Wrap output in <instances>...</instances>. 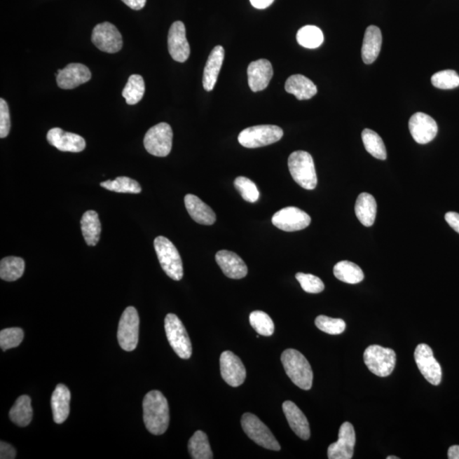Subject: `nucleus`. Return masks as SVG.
I'll list each match as a JSON object with an SVG mask.
<instances>
[{"instance_id": "f257e3e1", "label": "nucleus", "mask_w": 459, "mask_h": 459, "mask_svg": "<svg viewBox=\"0 0 459 459\" xmlns=\"http://www.w3.org/2000/svg\"><path fill=\"white\" fill-rule=\"evenodd\" d=\"M142 406L147 430L155 436L165 434L170 424V409L165 397L160 391H150L144 397Z\"/></svg>"}, {"instance_id": "f03ea898", "label": "nucleus", "mask_w": 459, "mask_h": 459, "mask_svg": "<svg viewBox=\"0 0 459 459\" xmlns=\"http://www.w3.org/2000/svg\"><path fill=\"white\" fill-rule=\"evenodd\" d=\"M281 361L287 376L299 388L309 390L313 387V372L304 355L294 349L283 351Z\"/></svg>"}, {"instance_id": "7ed1b4c3", "label": "nucleus", "mask_w": 459, "mask_h": 459, "mask_svg": "<svg viewBox=\"0 0 459 459\" xmlns=\"http://www.w3.org/2000/svg\"><path fill=\"white\" fill-rule=\"evenodd\" d=\"M289 169L294 181L306 190L317 185V177L313 157L307 151H294L289 158Z\"/></svg>"}, {"instance_id": "20e7f679", "label": "nucleus", "mask_w": 459, "mask_h": 459, "mask_svg": "<svg viewBox=\"0 0 459 459\" xmlns=\"http://www.w3.org/2000/svg\"><path fill=\"white\" fill-rule=\"evenodd\" d=\"M156 254L165 273L174 281L183 278V264L181 255L174 243L163 235L154 240Z\"/></svg>"}, {"instance_id": "39448f33", "label": "nucleus", "mask_w": 459, "mask_h": 459, "mask_svg": "<svg viewBox=\"0 0 459 459\" xmlns=\"http://www.w3.org/2000/svg\"><path fill=\"white\" fill-rule=\"evenodd\" d=\"M165 329L167 341L174 352L181 359H189L193 354V346L186 327L177 315H167Z\"/></svg>"}, {"instance_id": "423d86ee", "label": "nucleus", "mask_w": 459, "mask_h": 459, "mask_svg": "<svg viewBox=\"0 0 459 459\" xmlns=\"http://www.w3.org/2000/svg\"><path fill=\"white\" fill-rule=\"evenodd\" d=\"M363 357L367 369L379 377L389 376L396 366V352L392 349L381 345L367 347Z\"/></svg>"}, {"instance_id": "0eeeda50", "label": "nucleus", "mask_w": 459, "mask_h": 459, "mask_svg": "<svg viewBox=\"0 0 459 459\" xmlns=\"http://www.w3.org/2000/svg\"><path fill=\"white\" fill-rule=\"evenodd\" d=\"M283 137V130L275 125H257L247 128L238 135V142L247 149L271 145L280 141Z\"/></svg>"}, {"instance_id": "6e6552de", "label": "nucleus", "mask_w": 459, "mask_h": 459, "mask_svg": "<svg viewBox=\"0 0 459 459\" xmlns=\"http://www.w3.org/2000/svg\"><path fill=\"white\" fill-rule=\"evenodd\" d=\"M241 424L247 436L259 446L273 451L281 450L280 445L268 427L255 415L249 413L243 414Z\"/></svg>"}, {"instance_id": "1a4fd4ad", "label": "nucleus", "mask_w": 459, "mask_h": 459, "mask_svg": "<svg viewBox=\"0 0 459 459\" xmlns=\"http://www.w3.org/2000/svg\"><path fill=\"white\" fill-rule=\"evenodd\" d=\"M173 131L170 125L160 123L151 127L144 138V146L156 157H166L172 149Z\"/></svg>"}, {"instance_id": "9d476101", "label": "nucleus", "mask_w": 459, "mask_h": 459, "mask_svg": "<svg viewBox=\"0 0 459 459\" xmlns=\"http://www.w3.org/2000/svg\"><path fill=\"white\" fill-rule=\"evenodd\" d=\"M139 317L137 309L128 307L119 321L118 341L123 350L133 351L139 341Z\"/></svg>"}, {"instance_id": "9b49d317", "label": "nucleus", "mask_w": 459, "mask_h": 459, "mask_svg": "<svg viewBox=\"0 0 459 459\" xmlns=\"http://www.w3.org/2000/svg\"><path fill=\"white\" fill-rule=\"evenodd\" d=\"M91 41L100 50L107 53H117L123 47L121 32L110 22L97 24L92 32Z\"/></svg>"}, {"instance_id": "f8f14e48", "label": "nucleus", "mask_w": 459, "mask_h": 459, "mask_svg": "<svg viewBox=\"0 0 459 459\" xmlns=\"http://www.w3.org/2000/svg\"><path fill=\"white\" fill-rule=\"evenodd\" d=\"M414 358L419 371L426 381L433 385H440L442 378L441 366L434 358L432 349L425 344L418 345L415 350Z\"/></svg>"}, {"instance_id": "ddd939ff", "label": "nucleus", "mask_w": 459, "mask_h": 459, "mask_svg": "<svg viewBox=\"0 0 459 459\" xmlns=\"http://www.w3.org/2000/svg\"><path fill=\"white\" fill-rule=\"evenodd\" d=\"M271 222L278 229L291 233L306 228L310 226L311 219L308 214L299 207H287L275 213Z\"/></svg>"}, {"instance_id": "4468645a", "label": "nucleus", "mask_w": 459, "mask_h": 459, "mask_svg": "<svg viewBox=\"0 0 459 459\" xmlns=\"http://www.w3.org/2000/svg\"><path fill=\"white\" fill-rule=\"evenodd\" d=\"M356 432L349 422H345L338 431V440L333 443L327 449L329 459H350L353 458Z\"/></svg>"}, {"instance_id": "2eb2a0df", "label": "nucleus", "mask_w": 459, "mask_h": 459, "mask_svg": "<svg viewBox=\"0 0 459 459\" xmlns=\"http://www.w3.org/2000/svg\"><path fill=\"white\" fill-rule=\"evenodd\" d=\"M221 377L231 387H238L245 383L246 369L241 359L231 351L226 350L221 354Z\"/></svg>"}, {"instance_id": "dca6fc26", "label": "nucleus", "mask_w": 459, "mask_h": 459, "mask_svg": "<svg viewBox=\"0 0 459 459\" xmlns=\"http://www.w3.org/2000/svg\"><path fill=\"white\" fill-rule=\"evenodd\" d=\"M409 125L414 141L422 145L432 142L438 132L437 123L434 119L423 113L413 114Z\"/></svg>"}, {"instance_id": "f3484780", "label": "nucleus", "mask_w": 459, "mask_h": 459, "mask_svg": "<svg viewBox=\"0 0 459 459\" xmlns=\"http://www.w3.org/2000/svg\"><path fill=\"white\" fill-rule=\"evenodd\" d=\"M167 47L174 61L185 62L190 57V46L186 39V27L181 22H175L170 27L167 36Z\"/></svg>"}, {"instance_id": "a211bd4d", "label": "nucleus", "mask_w": 459, "mask_h": 459, "mask_svg": "<svg viewBox=\"0 0 459 459\" xmlns=\"http://www.w3.org/2000/svg\"><path fill=\"white\" fill-rule=\"evenodd\" d=\"M91 71L81 63H70L65 69L58 70L57 85L63 90H73L90 81Z\"/></svg>"}, {"instance_id": "6ab92c4d", "label": "nucleus", "mask_w": 459, "mask_h": 459, "mask_svg": "<svg viewBox=\"0 0 459 459\" xmlns=\"http://www.w3.org/2000/svg\"><path fill=\"white\" fill-rule=\"evenodd\" d=\"M47 141L59 151L81 153L85 149L86 142L81 135L66 132L60 128H53L47 134Z\"/></svg>"}, {"instance_id": "aec40b11", "label": "nucleus", "mask_w": 459, "mask_h": 459, "mask_svg": "<svg viewBox=\"0 0 459 459\" xmlns=\"http://www.w3.org/2000/svg\"><path fill=\"white\" fill-rule=\"evenodd\" d=\"M273 69L268 60L259 59L251 62L247 67V81L251 90L258 92L265 90L273 78Z\"/></svg>"}, {"instance_id": "412c9836", "label": "nucleus", "mask_w": 459, "mask_h": 459, "mask_svg": "<svg viewBox=\"0 0 459 459\" xmlns=\"http://www.w3.org/2000/svg\"><path fill=\"white\" fill-rule=\"evenodd\" d=\"M215 259L227 278L242 279L246 277L247 267L237 254L228 250H221L215 255Z\"/></svg>"}, {"instance_id": "4be33fe9", "label": "nucleus", "mask_w": 459, "mask_h": 459, "mask_svg": "<svg viewBox=\"0 0 459 459\" xmlns=\"http://www.w3.org/2000/svg\"><path fill=\"white\" fill-rule=\"evenodd\" d=\"M282 410L294 432L302 440H308L310 437V425L302 411L290 401L283 402Z\"/></svg>"}, {"instance_id": "5701e85b", "label": "nucleus", "mask_w": 459, "mask_h": 459, "mask_svg": "<svg viewBox=\"0 0 459 459\" xmlns=\"http://www.w3.org/2000/svg\"><path fill=\"white\" fill-rule=\"evenodd\" d=\"M224 57L225 50L221 46H215L211 51L203 71V85L206 91H212L217 85Z\"/></svg>"}, {"instance_id": "b1692460", "label": "nucleus", "mask_w": 459, "mask_h": 459, "mask_svg": "<svg viewBox=\"0 0 459 459\" xmlns=\"http://www.w3.org/2000/svg\"><path fill=\"white\" fill-rule=\"evenodd\" d=\"M185 205L187 212L198 224L211 226L217 221V215L213 210L197 196L187 194L185 197Z\"/></svg>"}, {"instance_id": "393cba45", "label": "nucleus", "mask_w": 459, "mask_h": 459, "mask_svg": "<svg viewBox=\"0 0 459 459\" xmlns=\"http://www.w3.org/2000/svg\"><path fill=\"white\" fill-rule=\"evenodd\" d=\"M70 401V390L66 385L61 384L55 387L51 397V409L54 421L57 424H62L69 418Z\"/></svg>"}, {"instance_id": "a878e982", "label": "nucleus", "mask_w": 459, "mask_h": 459, "mask_svg": "<svg viewBox=\"0 0 459 459\" xmlns=\"http://www.w3.org/2000/svg\"><path fill=\"white\" fill-rule=\"evenodd\" d=\"M382 34L376 26H369L365 32L362 48V57L367 65L376 61L381 53Z\"/></svg>"}, {"instance_id": "bb28decb", "label": "nucleus", "mask_w": 459, "mask_h": 459, "mask_svg": "<svg viewBox=\"0 0 459 459\" xmlns=\"http://www.w3.org/2000/svg\"><path fill=\"white\" fill-rule=\"evenodd\" d=\"M285 90L299 101L313 98L317 93V88L308 78L301 74L291 76L287 79Z\"/></svg>"}, {"instance_id": "cd10ccee", "label": "nucleus", "mask_w": 459, "mask_h": 459, "mask_svg": "<svg viewBox=\"0 0 459 459\" xmlns=\"http://www.w3.org/2000/svg\"><path fill=\"white\" fill-rule=\"evenodd\" d=\"M355 213L363 226H372L377 214V203L374 196L366 193L359 195L355 205Z\"/></svg>"}, {"instance_id": "c85d7f7f", "label": "nucleus", "mask_w": 459, "mask_h": 459, "mask_svg": "<svg viewBox=\"0 0 459 459\" xmlns=\"http://www.w3.org/2000/svg\"><path fill=\"white\" fill-rule=\"evenodd\" d=\"M81 231L88 245L95 246L100 240L102 225L99 215L94 210L86 211L81 219Z\"/></svg>"}, {"instance_id": "c756f323", "label": "nucleus", "mask_w": 459, "mask_h": 459, "mask_svg": "<svg viewBox=\"0 0 459 459\" xmlns=\"http://www.w3.org/2000/svg\"><path fill=\"white\" fill-rule=\"evenodd\" d=\"M31 398L26 395L20 397L12 406L9 416L11 420L20 427L29 425L33 419Z\"/></svg>"}, {"instance_id": "7c9ffc66", "label": "nucleus", "mask_w": 459, "mask_h": 459, "mask_svg": "<svg viewBox=\"0 0 459 459\" xmlns=\"http://www.w3.org/2000/svg\"><path fill=\"white\" fill-rule=\"evenodd\" d=\"M334 274L339 281L349 285H357L364 279V274L360 267L347 261L337 263L334 267Z\"/></svg>"}, {"instance_id": "2f4dec72", "label": "nucleus", "mask_w": 459, "mask_h": 459, "mask_svg": "<svg viewBox=\"0 0 459 459\" xmlns=\"http://www.w3.org/2000/svg\"><path fill=\"white\" fill-rule=\"evenodd\" d=\"M189 451L191 458L212 459L214 455L211 450L209 439L202 430L196 431L189 442Z\"/></svg>"}, {"instance_id": "473e14b6", "label": "nucleus", "mask_w": 459, "mask_h": 459, "mask_svg": "<svg viewBox=\"0 0 459 459\" xmlns=\"http://www.w3.org/2000/svg\"><path fill=\"white\" fill-rule=\"evenodd\" d=\"M25 262L22 258L9 256L0 262V278L6 282H14L22 277Z\"/></svg>"}, {"instance_id": "72a5a7b5", "label": "nucleus", "mask_w": 459, "mask_h": 459, "mask_svg": "<svg viewBox=\"0 0 459 459\" xmlns=\"http://www.w3.org/2000/svg\"><path fill=\"white\" fill-rule=\"evenodd\" d=\"M145 82L141 75H131L128 81L122 95L128 105L133 106L142 101L145 94Z\"/></svg>"}, {"instance_id": "f704fd0d", "label": "nucleus", "mask_w": 459, "mask_h": 459, "mask_svg": "<svg viewBox=\"0 0 459 459\" xmlns=\"http://www.w3.org/2000/svg\"><path fill=\"white\" fill-rule=\"evenodd\" d=\"M362 139L367 153L372 155L375 158L385 160L387 153L385 143L375 131L369 129L363 130Z\"/></svg>"}, {"instance_id": "c9c22d12", "label": "nucleus", "mask_w": 459, "mask_h": 459, "mask_svg": "<svg viewBox=\"0 0 459 459\" xmlns=\"http://www.w3.org/2000/svg\"><path fill=\"white\" fill-rule=\"evenodd\" d=\"M297 41L307 49H317L324 41V36L319 27L316 26H305L297 33Z\"/></svg>"}, {"instance_id": "e433bc0d", "label": "nucleus", "mask_w": 459, "mask_h": 459, "mask_svg": "<svg viewBox=\"0 0 459 459\" xmlns=\"http://www.w3.org/2000/svg\"><path fill=\"white\" fill-rule=\"evenodd\" d=\"M101 186L104 189L115 191L119 193H133L139 194L142 193V186L133 179L129 177H121L116 178L114 181H107L101 183Z\"/></svg>"}, {"instance_id": "4c0bfd02", "label": "nucleus", "mask_w": 459, "mask_h": 459, "mask_svg": "<svg viewBox=\"0 0 459 459\" xmlns=\"http://www.w3.org/2000/svg\"><path fill=\"white\" fill-rule=\"evenodd\" d=\"M249 322L259 335L271 336L274 333V322L264 311H253L249 316Z\"/></svg>"}, {"instance_id": "58836bf2", "label": "nucleus", "mask_w": 459, "mask_h": 459, "mask_svg": "<svg viewBox=\"0 0 459 459\" xmlns=\"http://www.w3.org/2000/svg\"><path fill=\"white\" fill-rule=\"evenodd\" d=\"M431 83L438 89H455L459 86V75L453 70L438 71L431 78Z\"/></svg>"}, {"instance_id": "ea45409f", "label": "nucleus", "mask_w": 459, "mask_h": 459, "mask_svg": "<svg viewBox=\"0 0 459 459\" xmlns=\"http://www.w3.org/2000/svg\"><path fill=\"white\" fill-rule=\"evenodd\" d=\"M23 338L24 332L20 327L3 329L0 332V347L4 351L15 348L21 345Z\"/></svg>"}, {"instance_id": "a19ab883", "label": "nucleus", "mask_w": 459, "mask_h": 459, "mask_svg": "<svg viewBox=\"0 0 459 459\" xmlns=\"http://www.w3.org/2000/svg\"><path fill=\"white\" fill-rule=\"evenodd\" d=\"M315 324L318 329L326 334L337 335L345 330L346 324L344 320L326 316H319L315 320Z\"/></svg>"}, {"instance_id": "79ce46f5", "label": "nucleus", "mask_w": 459, "mask_h": 459, "mask_svg": "<svg viewBox=\"0 0 459 459\" xmlns=\"http://www.w3.org/2000/svg\"><path fill=\"white\" fill-rule=\"evenodd\" d=\"M234 185L245 201L249 203L258 201L259 190L251 179L243 177H238L235 179Z\"/></svg>"}, {"instance_id": "37998d69", "label": "nucleus", "mask_w": 459, "mask_h": 459, "mask_svg": "<svg viewBox=\"0 0 459 459\" xmlns=\"http://www.w3.org/2000/svg\"><path fill=\"white\" fill-rule=\"evenodd\" d=\"M295 277L306 293L319 294L325 289L324 283L316 275L299 273Z\"/></svg>"}, {"instance_id": "c03bdc74", "label": "nucleus", "mask_w": 459, "mask_h": 459, "mask_svg": "<svg viewBox=\"0 0 459 459\" xmlns=\"http://www.w3.org/2000/svg\"><path fill=\"white\" fill-rule=\"evenodd\" d=\"M11 130L9 107L3 98L0 99V137L6 138Z\"/></svg>"}, {"instance_id": "a18cd8bd", "label": "nucleus", "mask_w": 459, "mask_h": 459, "mask_svg": "<svg viewBox=\"0 0 459 459\" xmlns=\"http://www.w3.org/2000/svg\"><path fill=\"white\" fill-rule=\"evenodd\" d=\"M17 457V451L10 444L5 441L0 443V458L14 459Z\"/></svg>"}, {"instance_id": "49530a36", "label": "nucleus", "mask_w": 459, "mask_h": 459, "mask_svg": "<svg viewBox=\"0 0 459 459\" xmlns=\"http://www.w3.org/2000/svg\"><path fill=\"white\" fill-rule=\"evenodd\" d=\"M446 221L452 228L459 233V214L456 212H448L445 215Z\"/></svg>"}, {"instance_id": "de8ad7c7", "label": "nucleus", "mask_w": 459, "mask_h": 459, "mask_svg": "<svg viewBox=\"0 0 459 459\" xmlns=\"http://www.w3.org/2000/svg\"><path fill=\"white\" fill-rule=\"evenodd\" d=\"M127 6L135 11H139L145 7L146 0H122Z\"/></svg>"}, {"instance_id": "09e8293b", "label": "nucleus", "mask_w": 459, "mask_h": 459, "mask_svg": "<svg viewBox=\"0 0 459 459\" xmlns=\"http://www.w3.org/2000/svg\"><path fill=\"white\" fill-rule=\"evenodd\" d=\"M273 2L274 0H250L251 5L259 10L266 9V8L269 7Z\"/></svg>"}, {"instance_id": "8fccbe9b", "label": "nucleus", "mask_w": 459, "mask_h": 459, "mask_svg": "<svg viewBox=\"0 0 459 459\" xmlns=\"http://www.w3.org/2000/svg\"><path fill=\"white\" fill-rule=\"evenodd\" d=\"M449 459H459V446H453L448 450Z\"/></svg>"}, {"instance_id": "3c124183", "label": "nucleus", "mask_w": 459, "mask_h": 459, "mask_svg": "<svg viewBox=\"0 0 459 459\" xmlns=\"http://www.w3.org/2000/svg\"><path fill=\"white\" fill-rule=\"evenodd\" d=\"M387 459H399V458L395 456H389L387 457Z\"/></svg>"}]
</instances>
